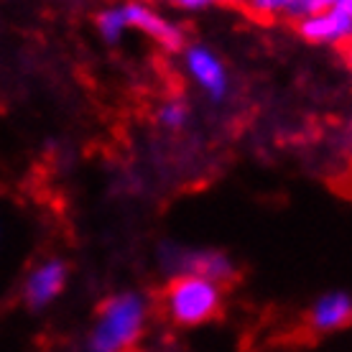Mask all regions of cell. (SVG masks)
I'll list each match as a JSON object with an SVG mask.
<instances>
[{
    "instance_id": "obj_1",
    "label": "cell",
    "mask_w": 352,
    "mask_h": 352,
    "mask_svg": "<svg viewBox=\"0 0 352 352\" xmlns=\"http://www.w3.org/2000/svg\"><path fill=\"white\" fill-rule=\"evenodd\" d=\"M148 322V301L138 291H120L102 304L89 332V352H128Z\"/></svg>"
},
{
    "instance_id": "obj_2",
    "label": "cell",
    "mask_w": 352,
    "mask_h": 352,
    "mask_svg": "<svg viewBox=\"0 0 352 352\" xmlns=\"http://www.w3.org/2000/svg\"><path fill=\"white\" fill-rule=\"evenodd\" d=\"M222 309V283L176 273L164 291V311L179 327H199L214 319Z\"/></svg>"
},
{
    "instance_id": "obj_3",
    "label": "cell",
    "mask_w": 352,
    "mask_h": 352,
    "mask_svg": "<svg viewBox=\"0 0 352 352\" xmlns=\"http://www.w3.org/2000/svg\"><path fill=\"white\" fill-rule=\"evenodd\" d=\"M296 28L309 44H347L352 34V0H335L329 8L299 18Z\"/></svg>"
},
{
    "instance_id": "obj_4",
    "label": "cell",
    "mask_w": 352,
    "mask_h": 352,
    "mask_svg": "<svg viewBox=\"0 0 352 352\" xmlns=\"http://www.w3.org/2000/svg\"><path fill=\"white\" fill-rule=\"evenodd\" d=\"M120 10H123L128 31L131 28L141 31V34L148 36L151 41H156L161 49H166V52L184 49V28L174 23V21H168L166 16H161L159 10L151 8L148 3H143V0H125V3H120Z\"/></svg>"
},
{
    "instance_id": "obj_5",
    "label": "cell",
    "mask_w": 352,
    "mask_h": 352,
    "mask_svg": "<svg viewBox=\"0 0 352 352\" xmlns=\"http://www.w3.org/2000/svg\"><path fill=\"white\" fill-rule=\"evenodd\" d=\"M184 67H186L189 80L202 89L210 100H214V102H222V100L230 95L228 67H225V62L217 56V52H212L210 46H204V44L186 46Z\"/></svg>"
},
{
    "instance_id": "obj_6",
    "label": "cell",
    "mask_w": 352,
    "mask_h": 352,
    "mask_svg": "<svg viewBox=\"0 0 352 352\" xmlns=\"http://www.w3.org/2000/svg\"><path fill=\"white\" fill-rule=\"evenodd\" d=\"M166 265H174L176 273H194L214 283H228L235 278V263L222 250H174L171 258H164Z\"/></svg>"
},
{
    "instance_id": "obj_7",
    "label": "cell",
    "mask_w": 352,
    "mask_h": 352,
    "mask_svg": "<svg viewBox=\"0 0 352 352\" xmlns=\"http://www.w3.org/2000/svg\"><path fill=\"white\" fill-rule=\"evenodd\" d=\"M64 283H67V265L62 261L52 258V261L36 265L23 283V296H26L28 307L41 309L46 304H52L62 294Z\"/></svg>"
},
{
    "instance_id": "obj_8",
    "label": "cell",
    "mask_w": 352,
    "mask_h": 352,
    "mask_svg": "<svg viewBox=\"0 0 352 352\" xmlns=\"http://www.w3.org/2000/svg\"><path fill=\"white\" fill-rule=\"evenodd\" d=\"M352 319V299L347 291H329L314 301L309 311V324L314 332H337Z\"/></svg>"
},
{
    "instance_id": "obj_9",
    "label": "cell",
    "mask_w": 352,
    "mask_h": 352,
    "mask_svg": "<svg viewBox=\"0 0 352 352\" xmlns=\"http://www.w3.org/2000/svg\"><path fill=\"white\" fill-rule=\"evenodd\" d=\"M97 31H100L102 38L110 41V44H115V41H120V38H123L125 31H128V26H125V18H123L120 6H110V8L97 13Z\"/></svg>"
},
{
    "instance_id": "obj_10",
    "label": "cell",
    "mask_w": 352,
    "mask_h": 352,
    "mask_svg": "<svg viewBox=\"0 0 352 352\" xmlns=\"http://www.w3.org/2000/svg\"><path fill=\"white\" fill-rule=\"evenodd\" d=\"M156 120H159V125L166 128V131H182V128L189 123V105H186L184 100L171 97V100H166V102L159 107Z\"/></svg>"
},
{
    "instance_id": "obj_11",
    "label": "cell",
    "mask_w": 352,
    "mask_h": 352,
    "mask_svg": "<svg viewBox=\"0 0 352 352\" xmlns=\"http://www.w3.org/2000/svg\"><path fill=\"white\" fill-rule=\"evenodd\" d=\"M286 3L289 0H243V6L256 18H261V21H273V18L283 16L286 13Z\"/></svg>"
},
{
    "instance_id": "obj_12",
    "label": "cell",
    "mask_w": 352,
    "mask_h": 352,
    "mask_svg": "<svg viewBox=\"0 0 352 352\" xmlns=\"http://www.w3.org/2000/svg\"><path fill=\"white\" fill-rule=\"evenodd\" d=\"M332 3H335V0H289L283 16L296 18V21H299V18L309 16V13H319V10L329 8Z\"/></svg>"
},
{
    "instance_id": "obj_13",
    "label": "cell",
    "mask_w": 352,
    "mask_h": 352,
    "mask_svg": "<svg viewBox=\"0 0 352 352\" xmlns=\"http://www.w3.org/2000/svg\"><path fill=\"white\" fill-rule=\"evenodd\" d=\"M212 3H222V6H243V0H212Z\"/></svg>"
}]
</instances>
